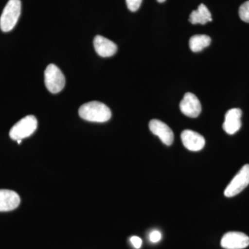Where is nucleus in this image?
Instances as JSON below:
<instances>
[{
  "instance_id": "f257e3e1",
  "label": "nucleus",
  "mask_w": 249,
  "mask_h": 249,
  "mask_svg": "<svg viewBox=\"0 0 249 249\" xmlns=\"http://www.w3.org/2000/svg\"><path fill=\"white\" fill-rule=\"evenodd\" d=\"M78 114L82 119L90 122L104 123L111 117L110 109L104 103L92 101L80 107Z\"/></svg>"
},
{
  "instance_id": "f03ea898",
  "label": "nucleus",
  "mask_w": 249,
  "mask_h": 249,
  "mask_svg": "<svg viewBox=\"0 0 249 249\" xmlns=\"http://www.w3.org/2000/svg\"><path fill=\"white\" fill-rule=\"evenodd\" d=\"M21 14L20 0H9L0 18V28L3 32H9L15 27Z\"/></svg>"
},
{
  "instance_id": "7ed1b4c3",
  "label": "nucleus",
  "mask_w": 249,
  "mask_h": 249,
  "mask_svg": "<svg viewBox=\"0 0 249 249\" xmlns=\"http://www.w3.org/2000/svg\"><path fill=\"white\" fill-rule=\"evenodd\" d=\"M37 127V121L35 116L29 115L23 118L10 130V137L13 140H22L34 133Z\"/></svg>"
},
{
  "instance_id": "20e7f679",
  "label": "nucleus",
  "mask_w": 249,
  "mask_h": 249,
  "mask_svg": "<svg viewBox=\"0 0 249 249\" xmlns=\"http://www.w3.org/2000/svg\"><path fill=\"white\" fill-rule=\"evenodd\" d=\"M45 83L47 89L50 92H60L65 88V76L56 65L50 64L45 70Z\"/></svg>"
},
{
  "instance_id": "39448f33",
  "label": "nucleus",
  "mask_w": 249,
  "mask_h": 249,
  "mask_svg": "<svg viewBox=\"0 0 249 249\" xmlns=\"http://www.w3.org/2000/svg\"><path fill=\"white\" fill-rule=\"evenodd\" d=\"M249 184V165H244L238 173L234 177L232 181L228 185L224 191V196L227 197L240 194Z\"/></svg>"
},
{
  "instance_id": "423d86ee",
  "label": "nucleus",
  "mask_w": 249,
  "mask_h": 249,
  "mask_svg": "<svg viewBox=\"0 0 249 249\" xmlns=\"http://www.w3.org/2000/svg\"><path fill=\"white\" fill-rule=\"evenodd\" d=\"M221 246L225 249H243L249 246V237L243 232H227L221 240Z\"/></svg>"
},
{
  "instance_id": "0eeeda50",
  "label": "nucleus",
  "mask_w": 249,
  "mask_h": 249,
  "mask_svg": "<svg viewBox=\"0 0 249 249\" xmlns=\"http://www.w3.org/2000/svg\"><path fill=\"white\" fill-rule=\"evenodd\" d=\"M179 107L181 112L188 117H197L201 111L200 101L194 93L190 92L184 95L180 103Z\"/></svg>"
},
{
  "instance_id": "6e6552de",
  "label": "nucleus",
  "mask_w": 249,
  "mask_h": 249,
  "mask_svg": "<svg viewBox=\"0 0 249 249\" xmlns=\"http://www.w3.org/2000/svg\"><path fill=\"white\" fill-rule=\"evenodd\" d=\"M149 128L152 134L159 137L165 145H171L173 144L174 134L168 124L157 119H153L150 121Z\"/></svg>"
},
{
  "instance_id": "1a4fd4ad",
  "label": "nucleus",
  "mask_w": 249,
  "mask_h": 249,
  "mask_svg": "<svg viewBox=\"0 0 249 249\" xmlns=\"http://www.w3.org/2000/svg\"><path fill=\"white\" fill-rule=\"evenodd\" d=\"M181 142L186 148L191 151L197 152L204 148L206 141L203 136L190 129H186L181 134Z\"/></svg>"
},
{
  "instance_id": "9d476101",
  "label": "nucleus",
  "mask_w": 249,
  "mask_h": 249,
  "mask_svg": "<svg viewBox=\"0 0 249 249\" xmlns=\"http://www.w3.org/2000/svg\"><path fill=\"white\" fill-rule=\"evenodd\" d=\"M242 111L239 108H233V109H229L226 113L225 120L223 124V129L227 134H235L238 132L242 126Z\"/></svg>"
},
{
  "instance_id": "9b49d317",
  "label": "nucleus",
  "mask_w": 249,
  "mask_h": 249,
  "mask_svg": "<svg viewBox=\"0 0 249 249\" xmlns=\"http://www.w3.org/2000/svg\"><path fill=\"white\" fill-rule=\"evenodd\" d=\"M93 46L96 53L103 58L112 56L117 52L116 44L101 36H96L94 37Z\"/></svg>"
},
{
  "instance_id": "f8f14e48",
  "label": "nucleus",
  "mask_w": 249,
  "mask_h": 249,
  "mask_svg": "<svg viewBox=\"0 0 249 249\" xmlns=\"http://www.w3.org/2000/svg\"><path fill=\"white\" fill-rule=\"evenodd\" d=\"M20 203L17 193L10 190H0V212H6L16 209Z\"/></svg>"
},
{
  "instance_id": "ddd939ff",
  "label": "nucleus",
  "mask_w": 249,
  "mask_h": 249,
  "mask_svg": "<svg viewBox=\"0 0 249 249\" xmlns=\"http://www.w3.org/2000/svg\"><path fill=\"white\" fill-rule=\"evenodd\" d=\"M212 20L211 12L204 4L199 5L197 10H195L190 15L189 21L193 24H206Z\"/></svg>"
},
{
  "instance_id": "4468645a",
  "label": "nucleus",
  "mask_w": 249,
  "mask_h": 249,
  "mask_svg": "<svg viewBox=\"0 0 249 249\" xmlns=\"http://www.w3.org/2000/svg\"><path fill=\"white\" fill-rule=\"evenodd\" d=\"M211 43V38L209 36L196 35L191 37L189 41L190 48L192 52H199L209 47Z\"/></svg>"
},
{
  "instance_id": "2eb2a0df",
  "label": "nucleus",
  "mask_w": 249,
  "mask_h": 249,
  "mask_svg": "<svg viewBox=\"0 0 249 249\" xmlns=\"http://www.w3.org/2000/svg\"><path fill=\"white\" fill-rule=\"evenodd\" d=\"M239 16L242 21L249 23V1L241 5L239 9Z\"/></svg>"
},
{
  "instance_id": "dca6fc26",
  "label": "nucleus",
  "mask_w": 249,
  "mask_h": 249,
  "mask_svg": "<svg viewBox=\"0 0 249 249\" xmlns=\"http://www.w3.org/2000/svg\"><path fill=\"white\" fill-rule=\"evenodd\" d=\"M142 0H126L127 8L129 11L135 12L140 8Z\"/></svg>"
},
{
  "instance_id": "f3484780",
  "label": "nucleus",
  "mask_w": 249,
  "mask_h": 249,
  "mask_svg": "<svg viewBox=\"0 0 249 249\" xmlns=\"http://www.w3.org/2000/svg\"><path fill=\"white\" fill-rule=\"evenodd\" d=\"M150 242L152 243H157L160 242L161 239V233L159 231L155 230L150 232V236H149Z\"/></svg>"
},
{
  "instance_id": "a211bd4d",
  "label": "nucleus",
  "mask_w": 249,
  "mask_h": 249,
  "mask_svg": "<svg viewBox=\"0 0 249 249\" xmlns=\"http://www.w3.org/2000/svg\"><path fill=\"white\" fill-rule=\"evenodd\" d=\"M130 242L135 249H139L142 247V240L137 236H133V237H131Z\"/></svg>"
},
{
  "instance_id": "6ab92c4d",
  "label": "nucleus",
  "mask_w": 249,
  "mask_h": 249,
  "mask_svg": "<svg viewBox=\"0 0 249 249\" xmlns=\"http://www.w3.org/2000/svg\"><path fill=\"white\" fill-rule=\"evenodd\" d=\"M165 1V0H157V1H158V2H160V3L164 2Z\"/></svg>"
},
{
  "instance_id": "aec40b11",
  "label": "nucleus",
  "mask_w": 249,
  "mask_h": 249,
  "mask_svg": "<svg viewBox=\"0 0 249 249\" xmlns=\"http://www.w3.org/2000/svg\"><path fill=\"white\" fill-rule=\"evenodd\" d=\"M18 143L20 144L21 142H22V140H18L17 141Z\"/></svg>"
}]
</instances>
